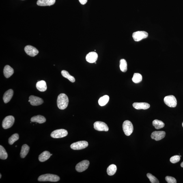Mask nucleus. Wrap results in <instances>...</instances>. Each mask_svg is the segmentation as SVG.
Wrapping results in <instances>:
<instances>
[{"label": "nucleus", "mask_w": 183, "mask_h": 183, "mask_svg": "<svg viewBox=\"0 0 183 183\" xmlns=\"http://www.w3.org/2000/svg\"><path fill=\"white\" fill-rule=\"evenodd\" d=\"M57 102V106L59 109L62 110H64L68 106L69 98L66 94L64 93H61L58 96Z\"/></svg>", "instance_id": "1"}, {"label": "nucleus", "mask_w": 183, "mask_h": 183, "mask_svg": "<svg viewBox=\"0 0 183 183\" xmlns=\"http://www.w3.org/2000/svg\"><path fill=\"white\" fill-rule=\"evenodd\" d=\"M60 177L57 175L46 174L41 175L38 178V180L39 182H58L60 180Z\"/></svg>", "instance_id": "2"}, {"label": "nucleus", "mask_w": 183, "mask_h": 183, "mask_svg": "<svg viewBox=\"0 0 183 183\" xmlns=\"http://www.w3.org/2000/svg\"><path fill=\"white\" fill-rule=\"evenodd\" d=\"M123 131L126 136H130L133 132L134 128L133 125L131 121L126 120L123 123L122 125Z\"/></svg>", "instance_id": "3"}, {"label": "nucleus", "mask_w": 183, "mask_h": 183, "mask_svg": "<svg viewBox=\"0 0 183 183\" xmlns=\"http://www.w3.org/2000/svg\"><path fill=\"white\" fill-rule=\"evenodd\" d=\"M164 102L166 105L170 107L175 108L177 106L176 99L172 95L166 96L164 99Z\"/></svg>", "instance_id": "4"}, {"label": "nucleus", "mask_w": 183, "mask_h": 183, "mask_svg": "<svg viewBox=\"0 0 183 183\" xmlns=\"http://www.w3.org/2000/svg\"><path fill=\"white\" fill-rule=\"evenodd\" d=\"M15 121L14 117L12 116H8L4 119L2 122V126L5 129L11 127Z\"/></svg>", "instance_id": "5"}, {"label": "nucleus", "mask_w": 183, "mask_h": 183, "mask_svg": "<svg viewBox=\"0 0 183 183\" xmlns=\"http://www.w3.org/2000/svg\"><path fill=\"white\" fill-rule=\"evenodd\" d=\"M88 146V143L85 141H81L73 143L70 147L73 150H80L86 148Z\"/></svg>", "instance_id": "6"}, {"label": "nucleus", "mask_w": 183, "mask_h": 183, "mask_svg": "<svg viewBox=\"0 0 183 183\" xmlns=\"http://www.w3.org/2000/svg\"><path fill=\"white\" fill-rule=\"evenodd\" d=\"M148 36V33L145 31H138L133 34L132 37L136 42H139L143 39L146 38Z\"/></svg>", "instance_id": "7"}, {"label": "nucleus", "mask_w": 183, "mask_h": 183, "mask_svg": "<svg viewBox=\"0 0 183 183\" xmlns=\"http://www.w3.org/2000/svg\"><path fill=\"white\" fill-rule=\"evenodd\" d=\"M68 134V131L66 130L61 129L54 131L51 134V137L54 139H59L66 137Z\"/></svg>", "instance_id": "8"}, {"label": "nucleus", "mask_w": 183, "mask_h": 183, "mask_svg": "<svg viewBox=\"0 0 183 183\" xmlns=\"http://www.w3.org/2000/svg\"><path fill=\"white\" fill-rule=\"evenodd\" d=\"M89 165V162L88 160H83L76 165L75 167L76 170L78 172H83L88 168Z\"/></svg>", "instance_id": "9"}, {"label": "nucleus", "mask_w": 183, "mask_h": 183, "mask_svg": "<svg viewBox=\"0 0 183 183\" xmlns=\"http://www.w3.org/2000/svg\"><path fill=\"white\" fill-rule=\"evenodd\" d=\"M94 126L95 129L98 131L106 132L109 130L107 125L102 121H96L94 123Z\"/></svg>", "instance_id": "10"}, {"label": "nucleus", "mask_w": 183, "mask_h": 183, "mask_svg": "<svg viewBox=\"0 0 183 183\" xmlns=\"http://www.w3.org/2000/svg\"><path fill=\"white\" fill-rule=\"evenodd\" d=\"M24 50L26 53L30 57H34L38 54L39 51L37 48L31 45L25 46Z\"/></svg>", "instance_id": "11"}, {"label": "nucleus", "mask_w": 183, "mask_h": 183, "mask_svg": "<svg viewBox=\"0 0 183 183\" xmlns=\"http://www.w3.org/2000/svg\"><path fill=\"white\" fill-rule=\"evenodd\" d=\"M29 102L31 105L38 106L43 103L44 101L42 98L33 95H31L29 98Z\"/></svg>", "instance_id": "12"}, {"label": "nucleus", "mask_w": 183, "mask_h": 183, "mask_svg": "<svg viewBox=\"0 0 183 183\" xmlns=\"http://www.w3.org/2000/svg\"><path fill=\"white\" fill-rule=\"evenodd\" d=\"M166 132L163 131H154L151 134V137L156 141H159L165 137Z\"/></svg>", "instance_id": "13"}, {"label": "nucleus", "mask_w": 183, "mask_h": 183, "mask_svg": "<svg viewBox=\"0 0 183 183\" xmlns=\"http://www.w3.org/2000/svg\"><path fill=\"white\" fill-rule=\"evenodd\" d=\"M98 55L96 52H89L86 57V60L87 62L90 63H95L98 60Z\"/></svg>", "instance_id": "14"}, {"label": "nucleus", "mask_w": 183, "mask_h": 183, "mask_svg": "<svg viewBox=\"0 0 183 183\" xmlns=\"http://www.w3.org/2000/svg\"><path fill=\"white\" fill-rule=\"evenodd\" d=\"M133 106L137 110H146L150 107V104L146 102H134L133 104Z\"/></svg>", "instance_id": "15"}, {"label": "nucleus", "mask_w": 183, "mask_h": 183, "mask_svg": "<svg viewBox=\"0 0 183 183\" xmlns=\"http://www.w3.org/2000/svg\"><path fill=\"white\" fill-rule=\"evenodd\" d=\"M13 95V91L12 89H9L5 92L3 95V99L4 102L7 104L10 101Z\"/></svg>", "instance_id": "16"}, {"label": "nucleus", "mask_w": 183, "mask_h": 183, "mask_svg": "<svg viewBox=\"0 0 183 183\" xmlns=\"http://www.w3.org/2000/svg\"><path fill=\"white\" fill-rule=\"evenodd\" d=\"M56 0H38L37 4L39 6H51L55 3Z\"/></svg>", "instance_id": "17"}, {"label": "nucleus", "mask_w": 183, "mask_h": 183, "mask_svg": "<svg viewBox=\"0 0 183 183\" xmlns=\"http://www.w3.org/2000/svg\"><path fill=\"white\" fill-rule=\"evenodd\" d=\"M14 72L13 69L9 65H6L5 67L3 69V74L6 78L10 77L13 74Z\"/></svg>", "instance_id": "18"}, {"label": "nucleus", "mask_w": 183, "mask_h": 183, "mask_svg": "<svg viewBox=\"0 0 183 183\" xmlns=\"http://www.w3.org/2000/svg\"><path fill=\"white\" fill-rule=\"evenodd\" d=\"M36 87L38 90L42 92L45 91L47 89V85L46 81H41L37 82Z\"/></svg>", "instance_id": "19"}, {"label": "nucleus", "mask_w": 183, "mask_h": 183, "mask_svg": "<svg viewBox=\"0 0 183 183\" xmlns=\"http://www.w3.org/2000/svg\"><path fill=\"white\" fill-rule=\"evenodd\" d=\"M31 121L32 122L38 123L42 124L46 122V119L44 116L40 115L35 116L31 118Z\"/></svg>", "instance_id": "20"}, {"label": "nucleus", "mask_w": 183, "mask_h": 183, "mask_svg": "<svg viewBox=\"0 0 183 183\" xmlns=\"http://www.w3.org/2000/svg\"><path fill=\"white\" fill-rule=\"evenodd\" d=\"M51 156V154L48 151H45L39 155V160L40 162H44L48 160Z\"/></svg>", "instance_id": "21"}, {"label": "nucleus", "mask_w": 183, "mask_h": 183, "mask_svg": "<svg viewBox=\"0 0 183 183\" xmlns=\"http://www.w3.org/2000/svg\"><path fill=\"white\" fill-rule=\"evenodd\" d=\"M30 147L28 145L26 144L22 145L20 153V157L22 158H25L28 153Z\"/></svg>", "instance_id": "22"}, {"label": "nucleus", "mask_w": 183, "mask_h": 183, "mask_svg": "<svg viewBox=\"0 0 183 183\" xmlns=\"http://www.w3.org/2000/svg\"><path fill=\"white\" fill-rule=\"evenodd\" d=\"M109 97L108 95H106L101 97L98 100L99 105L101 106H104L106 105L109 102Z\"/></svg>", "instance_id": "23"}, {"label": "nucleus", "mask_w": 183, "mask_h": 183, "mask_svg": "<svg viewBox=\"0 0 183 183\" xmlns=\"http://www.w3.org/2000/svg\"><path fill=\"white\" fill-rule=\"evenodd\" d=\"M116 166L114 164L109 166L107 169L108 174L110 176H112L117 171Z\"/></svg>", "instance_id": "24"}, {"label": "nucleus", "mask_w": 183, "mask_h": 183, "mask_svg": "<svg viewBox=\"0 0 183 183\" xmlns=\"http://www.w3.org/2000/svg\"><path fill=\"white\" fill-rule=\"evenodd\" d=\"M61 73L63 77L67 78L72 83H74L75 82V78L73 76L71 75L67 71L64 70H63L61 71Z\"/></svg>", "instance_id": "25"}, {"label": "nucleus", "mask_w": 183, "mask_h": 183, "mask_svg": "<svg viewBox=\"0 0 183 183\" xmlns=\"http://www.w3.org/2000/svg\"><path fill=\"white\" fill-rule=\"evenodd\" d=\"M152 124L157 129L163 128L165 126V124L162 121L158 120L157 119L154 120L153 121Z\"/></svg>", "instance_id": "26"}, {"label": "nucleus", "mask_w": 183, "mask_h": 183, "mask_svg": "<svg viewBox=\"0 0 183 183\" xmlns=\"http://www.w3.org/2000/svg\"><path fill=\"white\" fill-rule=\"evenodd\" d=\"M120 68L121 71L126 72L127 70V63L126 60L123 59L120 61Z\"/></svg>", "instance_id": "27"}, {"label": "nucleus", "mask_w": 183, "mask_h": 183, "mask_svg": "<svg viewBox=\"0 0 183 183\" xmlns=\"http://www.w3.org/2000/svg\"><path fill=\"white\" fill-rule=\"evenodd\" d=\"M143 77L139 73H134L132 78L133 81L136 83H140Z\"/></svg>", "instance_id": "28"}, {"label": "nucleus", "mask_w": 183, "mask_h": 183, "mask_svg": "<svg viewBox=\"0 0 183 183\" xmlns=\"http://www.w3.org/2000/svg\"><path fill=\"white\" fill-rule=\"evenodd\" d=\"M7 156L8 155L6 150L2 145H0V158L1 159H6L7 158Z\"/></svg>", "instance_id": "29"}, {"label": "nucleus", "mask_w": 183, "mask_h": 183, "mask_svg": "<svg viewBox=\"0 0 183 183\" xmlns=\"http://www.w3.org/2000/svg\"><path fill=\"white\" fill-rule=\"evenodd\" d=\"M19 138L18 134L17 133L14 134L11 136L9 139V143L10 145H12L15 142L17 141Z\"/></svg>", "instance_id": "30"}, {"label": "nucleus", "mask_w": 183, "mask_h": 183, "mask_svg": "<svg viewBox=\"0 0 183 183\" xmlns=\"http://www.w3.org/2000/svg\"><path fill=\"white\" fill-rule=\"evenodd\" d=\"M147 176L150 180V182L152 183H159V181L158 179L153 175L150 173H147Z\"/></svg>", "instance_id": "31"}, {"label": "nucleus", "mask_w": 183, "mask_h": 183, "mask_svg": "<svg viewBox=\"0 0 183 183\" xmlns=\"http://www.w3.org/2000/svg\"><path fill=\"white\" fill-rule=\"evenodd\" d=\"M180 157L179 155H175L172 157L170 159V161L173 163H177L180 161Z\"/></svg>", "instance_id": "32"}, {"label": "nucleus", "mask_w": 183, "mask_h": 183, "mask_svg": "<svg viewBox=\"0 0 183 183\" xmlns=\"http://www.w3.org/2000/svg\"><path fill=\"white\" fill-rule=\"evenodd\" d=\"M166 180L168 183H176V180L174 177L167 176L166 177Z\"/></svg>", "instance_id": "33"}, {"label": "nucleus", "mask_w": 183, "mask_h": 183, "mask_svg": "<svg viewBox=\"0 0 183 183\" xmlns=\"http://www.w3.org/2000/svg\"><path fill=\"white\" fill-rule=\"evenodd\" d=\"M79 2L82 5H85L87 1V0H79Z\"/></svg>", "instance_id": "34"}, {"label": "nucleus", "mask_w": 183, "mask_h": 183, "mask_svg": "<svg viewBox=\"0 0 183 183\" xmlns=\"http://www.w3.org/2000/svg\"><path fill=\"white\" fill-rule=\"evenodd\" d=\"M181 167L183 168V162H182V163H181Z\"/></svg>", "instance_id": "35"}, {"label": "nucleus", "mask_w": 183, "mask_h": 183, "mask_svg": "<svg viewBox=\"0 0 183 183\" xmlns=\"http://www.w3.org/2000/svg\"><path fill=\"white\" fill-rule=\"evenodd\" d=\"M0 176H0V178H1V174H0Z\"/></svg>", "instance_id": "36"}, {"label": "nucleus", "mask_w": 183, "mask_h": 183, "mask_svg": "<svg viewBox=\"0 0 183 183\" xmlns=\"http://www.w3.org/2000/svg\"><path fill=\"white\" fill-rule=\"evenodd\" d=\"M182 126H183V123H182Z\"/></svg>", "instance_id": "37"}, {"label": "nucleus", "mask_w": 183, "mask_h": 183, "mask_svg": "<svg viewBox=\"0 0 183 183\" xmlns=\"http://www.w3.org/2000/svg\"><path fill=\"white\" fill-rule=\"evenodd\" d=\"M51 156L52 155V154H51Z\"/></svg>", "instance_id": "38"}, {"label": "nucleus", "mask_w": 183, "mask_h": 183, "mask_svg": "<svg viewBox=\"0 0 183 183\" xmlns=\"http://www.w3.org/2000/svg\"><path fill=\"white\" fill-rule=\"evenodd\" d=\"M179 156H180V157H181V156H181V155H179Z\"/></svg>", "instance_id": "39"}]
</instances>
